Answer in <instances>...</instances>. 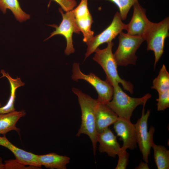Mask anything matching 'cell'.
<instances>
[{
	"label": "cell",
	"mask_w": 169,
	"mask_h": 169,
	"mask_svg": "<svg viewBox=\"0 0 169 169\" xmlns=\"http://www.w3.org/2000/svg\"><path fill=\"white\" fill-rule=\"evenodd\" d=\"M119 159L115 169H126L128 165L129 154L126 151H120L118 155Z\"/></svg>",
	"instance_id": "cell-26"
},
{
	"label": "cell",
	"mask_w": 169,
	"mask_h": 169,
	"mask_svg": "<svg viewBox=\"0 0 169 169\" xmlns=\"http://www.w3.org/2000/svg\"><path fill=\"white\" fill-rule=\"evenodd\" d=\"M114 128L117 135L123 141L120 151H126L128 148L132 150L136 147V133L134 124L130 120L118 117L114 123Z\"/></svg>",
	"instance_id": "cell-11"
},
{
	"label": "cell",
	"mask_w": 169,
	"mask_h": 169,
	"mask_svg": "<svg viewBox=\"0 0 169 169\" xmlns=\"http://www.w3.org/2000/svg\"><path fill=\"white\" fill-rule=\"evenodd\" d=\"M38 168V167L32 166H26L21 164L15 159L6 160L4 163V169Z\"/></svg>",
	"instance_id": "cell-25"
},
{
	"label": "cell",
	"mask_w": 169,
	"mask_h": 169,
	"mask_svg": "<svg viewBox=\"0 0 169 169\" xmlns=\"http://www.w3.org/2000/svg\"><path fill=\"white\" fill-rule=\"evenodd\" d=\"M72 72V80L77 82L79 79L84 80L94 87L98 94L97 100L99 103L106 104L112 100L113 87L107 80H102L91 73L88 74H84L80 69L79 64L77 63L73 64Z\"/></svg>",
	"instance_id": "cell-6"
},
{
	"label": "cell",
	"mask_w": 169,
	"mask_h": 169,
	"mask_svg": "<svg viewBox=\"0 0 169 169\" xmlns=\"http://www.w3.org/2000/svg\"><path fill=\"white\" fill-rule=\"evenodd\" d=\"M133 15L130 22L126 24L125 30L128 34L143 37L147 30L151 24L146 14V9L138 1L133 6Z\"/></svg>",
	"instance_id": "cell-10"
},
{
	"label": "cell",
	"mask_w": 169,
	"mask_h": 169,
	"mask_svg": "<svg viewBox=\"0 0 169 169\" xmlns=\"http://www.w3.org/2000/svg\"><path fill=\"white\" fill-rule=\"evenodd\" d=\"M0 169H4V163L3 162L2 158L0 157Z\"/></svg>",
	"instance_id": "cell-29"
},
{
	"label": "cell",
	"mask_w": 169,
	"mask_h": 169,
	"mask_svg": "<svg viewBox=\"0 0 169 169\" xmlns=\"http://www.w3.org/2000/svg\"><path fill=\"white\" fill-rule=\"evenodd\" d=\"M152 84L151 88L156 90L158 94L169 90V73L164 64L162 65Z\"/></svg>",
	"instance_id": "cell-20"
},
{
	"label": "cell",
	"mask_w": 169,
	"mask_h": 169,
	"mask_svg": "<svg viewBox=\"0 0 169 169\" xmlns=\"http://www.w3.org/2000/svg\"><path fill=\"white\" fill-rule=\"evenodd\" d=\"M169 17H167L158 23L152 22L144 36L147 43V50L154 52V67L164 53L165 41L169 36Z\"/></svg>",
	"instance_id": "cell-5"
},
{
	"label": "cell",
	"mask_w": 169,
	"mask_h": 169,
	"mask_svg": "<svg viewBox=\"0 0 169 169\" xmlns=\"http://www.w3.org/2000/svg\"><path fill=\"white\" fill-rule=\"evenodd\" d=\"M76 22L80 31L82 33L84 42L87 43L94 36V32L91 29L93 20L90 14L84 17L76 19Z\"/></svg>",
	"instance_id": "cell-21"
},
{
	"label": "cell",
	"mask_w": 169,
	"mask_h": 169,
	"mask_svg": "<svg viewBox=\"0 0 169 169\" xmlns=\"http://www.w3.org/2000/svg\"><path fill=\"white\" fill-rule=\"evenodd\" d=\"M2 106L1 103L0 102V107Z\"/></svg>",
	"instance_id": "cell-30"
},
{
	"label": "cell",
	"mask_w": 169,
	"mask_h": 169,
	"mask_svg": "<svg viewBox=\"0 0 169 169\" xmlns=\"http://www.w3.org/2000/svg\"><path fill=\"white\" fill-rule=\"evenodd\" d=\"M1 73L3 75L2 77H5L8 79L11 88L10 96L7 103L4 106L0 107V114H5L15 110L14 104L16 98V91L18 88L23 86L25 83L21 81L20 77H17L16 79L13 78L8 73H5L4 70L2 69Z\"/></svg>",
	"instance_id": "cell-17"
},
{
	"label": "cell",
	"mask_w": 169,
	"mask_h": 169,
	"mask_svg": "<svg viewBox=\"0 0 169 169\" xmlns=\"http://www.w3.org/2000/svg\"><path fill=\"white\" fill-rule=\"evenodd\" d=\"M25 115L26 112L23 110L0 114V134L5 135L11 131H15L19 133L20 129L16 127V124Z\"/></svg>",
	"instance_id": "cell-15"
},
{
	"label": "cell",
	"mask_w": 169,
	"mask_h": 169,
	"mask_svg": "<svg viewBox=\"0 0 169 169\" xmlns=\"http://www.w3.org/2000/svg\"><path fill=\"white\" fill-rule=\"evenodd\" d=\"M151 147L153 149L154 159L157 169H169V151L164 146L156 145L154 142Z\"/></svg>",
	"instance_id": "cell-19"
},
{
	"label": "cell",
	"mask_w": 169,
	"mask_h": 169,
	"mask_svg": "<svg viewBox=\"0 0 169 169\" xmlns=\"http://www.w3.org/2000/svg\"><path fill=\"white\" fill-rule=\"evenodd\" d=\"M40 165L47 168L66 169V165L69 163V157L58 155L55 153H50L43 155H38Z\"/></svg>",
	"instance_id": "cell-16"
},
{
	"label": "cell",
	"mask_w": 169,
	"mask_h": 169,
	"mask_svg": "<svg viewBox=\"0 0 169 169\" xmlns=\"http://www.w3.org/2000/svg\"><path fill=\"white\" fill-rule=\"evenodd\" d=\"M72 91L78 97L81 112V123L76 136H79L84 134L89 136L95 156L98 142L95 117L99 102L97 99H93L77 88L73 87Z\"/></svg>",
	"instance_id": "cell-1"
},
{
	"label": "cell",
	"mask_w": 169,
	"mask_h": 169,
	"mask_svg": "<svg viewBox=\"0 0 169 169\" xmlns=\"http://www.w3.org/2000/svg\"><path fill=\"white\" fill-rule=\"evenodd\" d=\"M0 146L10 150L14 155L18 162L24 166H29L40 168L38 155L21 149L13 145L6 138L5 135L0 136Z\"/></svg>",
	"instance_id": "cell-12"
},
{
	"label": "cell",
	"mask_w": 169,
	"mask_h": 169,
	"mask_svg": "<svg viewBox=\"0 0 169 169\" xmlns=\"http://www.w3.org/2000/svg\"><path fill=\"white\" fill-rule=\"evenodd\" d=\"M59 10L62 16V21L58 26L54 24L50 25L54 27L55 30L51 33L50 35L46 40L56 35L63 36L67 43L64 53L65 54L69 55L75 51L72 40L73 33L79 34L80 31L76 24L73 9L65 13H64L60 8H59Z\"/></svg>",
	"instance_id": "cell-8"
},
{
	"label": "cell",
	"mask_w": 169,
	"mask_h": 169,
	"mask_svg": "<svg viewBox=\"0 0 169 169\" xmlns=\"http://www.w3.org/2000/svg\"><path fill=\"white\" fill-rule=\"evenodd\" d=\"M107 43L106 48L100 49L98 48L96 49L93 59L101 67L106 75V80L113 87L120 84L125 90L133 94V86L132 83L122 79L118 74V65L112 51L113 43L112 41Z\"/></svg>",
	"instance_id": "cell-2"
},
{
	"label": "cell",
	"mask_w": 169,
	"mask_h": 169,
	"mask_svg": "<svg viewBox=\"0 0 169 169\" xmlns=\"http://www.w3.org/2000/svg\"><path fill=\"white\" fill-rule=\"evenodd\" d=\"M118 117L117 115L106 104L99 103L95 117V126L97 133L113 124Z\"/></svg>",
	"instance_id": "cell-14"
},
{
	"label": "cell",
	"mask_w": 169,
	"mask_h": 169,
	"mask_svg": "<svg viewBox=\"0 0 169 169\" xmlns=\"http://www.w3.org/2000/svg\"><path fill=\"white\" fill-rule=\"evenodd\" d=\"M156 104L158 111L164 110L169 107V90L158 94Z\"/></svg>",
	"instance_id": "cell-24"
},
{
	"label": "cell",
	"mask_w": 169,
	"mask_h": 169,
	"mask_svg": "<svg viewBox=\"0 0 169 169\" xmlns=\"http://www.w3.org/2000/svg\"><path fill=\"white\" fill-rule=\"evenodd\" d=\"M88 0H81L79 5L73 9L75 18L79 19L90 14L88 6Z\"/></svg>",
	"instance_id": "cell-23"
},
{
	"label": "cell",
	"mask_w": 169,
	"mask_h": 169,
	"mask_svg": "<svg viewBox=\"0 0 169 169\" xmlns=\"http://www.w3.org/2000/svg\"><path fill=\"white\" fill-rule=\"evenodd\" d=\"M144 104L142 110L141 115L134 124L137 143L141 152L142 159L145 162L148 163V158L150 154L151 145L154 142L153 136L155 128L151 126L148 130L147 122L150 114V110H147L145 112Z\"/></svg>",
	"instance_id": "cell-7"
},
{
	"label": "cell",
	"mask_w": 169,
	"mask_h": 169,
	"mask_svg": "<svg viewBox=\"0 0 169 169\" xmlns=\"http://www.w3.org/2000/svg\"><path fill=\"white\" fill-rule=\"evenodd\" d=\"M125 25L122 22L119 13L117 12L110 24L101 33L94 36L86 43L87 49L84 59L94 52L101 44L112 41L121 32L125 29Z\"/></svg>",
	"instance_id": "cell-9"
},
{
	"label": "cell",
	"mask_w": 169,
	"mask_h": 169,
	"mask_svg": "<svg viewBox=\"0 0 169 169\" xmlns=\"http://www.w3.org/2000/svg\"><path fill=\"white\" fill-rule=\"evenodd\" d=\"M113 87L112 98L105 104L119 117L128 120H130L135 108L139 105L146 104L151 96L150 94L148 93L141 98L132 97L125 93L119 84Z\"/></svg>",
	"instance_id": "cell-3"
},
{
	"label": "cell",
	"mask_w": 169,
	"mask_h": 169,
	"mask_svg": "<svg viewBox=\"0 0 169 169\" xmlns=\"http://www.w3.org/2000/svg\"><path fill=\"white\" fill-rule=\"evenodd\" d=\"M119 44L113 54L118 66H126L135 65L137 57V50L145 41L143 38L133 36L122 31L118 37Z\"/></svg>",
	"instance_id": "cell-4"
},
{
	"label": "cell",
	"mask_w": 169,
	"mask_h": 169,
	"mask_svg": "<svg viewBox=\"0 0 169 169\" xmlns=\"http://www.w3.org/2000/svg\"><path fill=\"white\" fill-rule=\"evenodd\" d=\"M114 3L118 8L122 20L126 18L128 12L133 5L138 0H107Z\"/></svg>",
	"instance_id": "cell-22"
},
{
	"label": "cell",
	"mask_w": 169,
	"mask_h": 169,
	"mask_svg": "<svg viewBox=\"0 0 169 169\" xmlns=\"http://www.w3.org/2000/svg\"><path fill=\"white\" fill-rule=\"evenodd\" d=\"M97 142L99 143V152L106 153L109 156L115 158L120 151L116 136L109 127L98 134Z\"/></svg>",
	"instance_id": "cell-13"
},
{
	"label": "cell",
	"mask_w": 169,
	"mask_h": 169,
	"mask_svg": "<svg viewBox=\"0 0 169 169\" xmlns=\"http://www.w3.org/2000/svg\"><path fill=\"white\" fill-rule=\"evenodd\" d=\"M7 9H10L16 19L20 22L30 18L29 14L23 11L20 7L18 0H0V9L4 14Z\"/></svg>",
	"instance_id": "cell-18"
},
{
	"label": "cell",
	"mask_w": 169,
	"mask_h": 169,
	"mask_svg": "<svg viewBox=\"0 0 169 169\" xmlns=\"http://www.w3.org/2000/svg\"><path fill=\"white\" fill-rule=\"evenodd\" d=\"M137 169H149L148 163L141 162L139 166L135 168Z\"/></svg>",
	"instance_id": "cell-28"
},
{
	"label": "cell",
	"mask_w": 169,
	"mask_h": 169,
	"mask_svg": "<svg viewBox=\"0 0 169 169\" xmlns=\"http://www.w3.org/2000/svg\"><path fill=\"white\" fill-rule=\"evenodd\" d=\"M55 2L61 7V8L66 12L70 11L77 5L75 0H51Z\"/></svg>",
	"instance_id": "cell-27"
}]
</instances>
